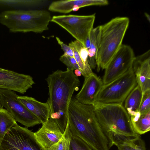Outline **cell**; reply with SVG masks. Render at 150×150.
Instances as JSON below:
<instances>
[{
    "mask_svg": "<svg viewBox=\"0 0 150 150\" xmlns=\"http://www.w3.org/2000/svg\"><path fill=\"white\" fill-rule=\"evenodd\" d=\"M48 84L49 119L53 120L63 133L68 120L69 105L75 91H77L80 81L73 71L57 70L46 79Z\"/></svg>",
    "mask_w": 150,
    "mask_h": 150,
    "instance_id": "cell-1",
    "label": "cell"
},
{
    "mask_svg": "<svg viewBox=\"0 0 150 150\" xmlns=\"http://www.w3.org/2000/svg\"><path fill=\"white\" fill-rule=\"evenodd\" d=\"M69 127L72 136L93 150H109L108 139L97 120L93 105L82 104L72 98L68 109Z\"/></svg>",
    "mask_w": 150,
    "mask_h": 150,
    "instance_id": "cell-2",
    "label": "cell"
},
{
    "mask_svg": "<svg viewBox=\"0 0 150 150\" xmlns=\"http://www.w3.org/2000/svg\"><path fill=\"white\" fill-rule=\"evenodd\" d=\"M98 122L107 137L110 148L112 143L121 138L138 134L134 132L130 117L122 104L93 105Z\"/></svg>",
    "mask_w": 150,
    "mask_h": 150,
    "instance_id": "cell-3",
    "label": "cell"
},
{
    "mask_svg": "<svg viewBox=\"0 0 150 150\" xmlns=\"http://www.w3.org/2000/svg\"><path fill=\"white\" fill-rule=\"evenodd\" d=\"M129 19L117 17L101 25L99 44L95 57L97 70L105 69L122 45Z\"/></svg>",
    "mask_w": 150,
    "mask_h": 150,
    "instance_id": "cell-4",
    "label": "cell"
},
{
    "mask_svg": "<svg viewBox=\"0 0 150 150\" xmlns=\"http://www.w3.org/2000/svg\"><path fill=\"white\" fill-rule=\"evenodd\" d=\"M51 18L45 10H10L0 13L1 23L13 33H42L48 30Z\"/></svg>",
    "mask_w": 150,
    "mask_h": 150,
    "instance_id": "cell-5",
    "label": "cell"
},
{
    "mask_svg": "<svg viewBox=\"0 0 150 150\" xmlns=\"http://www.w3.org/2000/svg\"><path fill=\"white\" fill-rule=\"evenodd\" d=\"M137 84L132 67L121 76L107 84H103L96 102L101 104H122Z\"/></svg>",
    "mask_w": 150,
    "mask_h": 150,
    "instance_id": "cell-6",
    "label": "cell"
},
{
    "mask_svg": "<svg viewBox=\"0 0 150 150\" xmlns=\"http://www.w3.org/2000/svg\"><path fill=\"white\" fill-rule=\"evenodd\" d=\"M95 14L88 15H75L53 16L51 21L63 28L84 46L93 28Z\"/></svg>",
    "mask_w": 150,
    "mask_h": 150,
    "instance_id": "cell-7",
    "label": "cell"
},
{
    "mask_svg": "<svg viewBox=\"0 0 150 150\" xmlns=\"http://www.w3.org/2000/svg\"><path fill=\"white\" fill-rule=\"evenodd\" d=\"M18 95L13 91L0 89V101L16 122L28 128L41 123L40 120L32 114L17 99Z\"/></svg>",
    "mask_w": 150,
    "mask_h": 150,
    "instance_id": "cell-8",
    "label": "cell"
},
{
    "mask_svg": "<svg viewBox=\"0 0 150 150\" xmlns=\"http://www.w3.org/2000/svg\"><path fill=\"white\" fill-rule=\"evenodd\" d=\"M34 133L16 122L5 135L0 150H44L36 141Z\"/></svg>",
    "mask_w": 150,
    "mask_h": 150,
    "instance_id": "cell-9",
    "label": "cell"
},
{
    "mask_svg": "<svg viewBox=\"0 0 150 150\" xmlns=\"http://www.w3.org/2000/svg\"><path fill=\"white\" fill-rule=\"evenodd\" d=\"M135 57L130 46L122 44L105 69L102 80L103 84L111 82L131 69Z\"/></svg>",
    "mask_w": 150,
    "mask_h": 150,
    "instance_id": "cell-10",
    "label": "cell"
},
{
    "mask_svg": "<svg viewBox=\"0 0 150 150\" xmlns=\"http://www.w3.org/2000/svg\"><path fill=\"white\" fill-rule=\"evenodd\" d=\"M35 83L29 75L4 69L0 70V89L23 94Z\"/></svg>",
    "mask_w": 150,
    "mask_h": 150,
    "instance_id": "cell-11",
    "label": "cell"
},
{
    "mask_svg": "<svg viewBox=\"0 0 150 150\" xmlns=\"http://www.w3.org/2000/svg\"><path fill=\"white\" fill-rule=\"evenodd\" d=\"M137 84L144 94L150 91V50L135 57L132 66Z\"/></svg>",
    "mask_w": 150,
    "mask_h": 150,
    "instance_id": "cell-12",
    "label": "cell"
},
{
    "mask_svg": "<svg viewBox=\"0 0 150 150\" xmlns=\"http://www.w3.org/2000/svg\"><path fill=\"white\" fill-rule=\"evenodd\" d=\"M103 85L102 80L93 73L85 77L82 88L75 98L82 104L93 105Z\"/></svg>",
    "mask_w": 150,
    "mask_h": 150,
    "instance_id": "cell-13",
    "label": "cell"
},
{
    "mask_svg": "<svg viewBox=\"0 0 150 150\" xmlns=\"http://www.w3.org/2000/svg\"><path fill=\"white\" fill-rule=\"evenodd\" d=\"M42 124V127L34 134L39 145L44 150H47L60 139L63 133L57 124L51 119Z\"/></svg>",
    "mask_w": 150,
    "mask_h": 150,
    "instance_id": "cell-14",
    "label": "cell"
},
{
    "mask_svg": "<svg viewBox=\"0 0 150 150\" xmlns=\"http://www.w3.org/2000/svg\"><path fill=\"white\" fill-rule=\"evenodd\" d=\"M107 0H59L51 3L48 8L50 11L62 13H68L77 11L81 8L91 6L107 5Z\"/></svg>",
    "mask_w": 150,
    "mask_h": 150,
    "instance_id": "cell-15",
    "label": "cell"
},
{
    "mask_svg": "<svg viewBox=\"0 0 150 150\" xmlns=\"http://www.w3.org/2000/svg\"><path fill=\"white\" fill-rule=\"evenodd\" d=\"M17 98L40 120L41 123L49 120L50 110L47 102L45 103H42L33 97L28 96H18Z\"/></svg>",
    "mask_w": 150,
    "mask_h": 150,
    "instance_id": "cell-16",
    "label": "cell"
},
{
    "mask_svg": "<svg viewBox=\"0 0 150 150\" xmlns=\"http://www.w3.org/2000/svg\"><path fill=\"white\" fill-rule=\"evenodd\" d=\"M142 99L141 88L137 84L125 100L124 107L130 118L139 117V109Z\"/></svg>",
    "mask_w": 150,
    "mask_h": 150,
    "instance_id": "cell-17",
    "label": "cell"
},
{
    "mask_svg": "<svg viewBox=\"0 0 150 150\" xmlns=\"http://www.w3.org/2000/svg\"><path fill=\"white\" fill-rule=\"evenodd\" d=\"M114 145L117 147V150H146L145 142L139 135L125 137Z\"/></svg>",
    "mask_w": 150,
    "mask_h": 150,
    "instance_id": "cell-18",
    "label": "cell"
},
{
    "mask_svg": "<svg viewBox=\"0 0 150 150\" xmlns=\"http://www.w3.org/2000/svg\"><path fill=\"white\" fill-rule=\"evenodd\" d=\"M100 26L93 28L90 34V45L88 50V61L91 68L95 69L96 63L95 57L99 42Z\"/></svg>",
    "mask_w": 150,
    "mask_h": 150,
    "instance_id": "cell-19",
    "label": "cell"
},
{
    "mask_svg": "<svg viewBox=\"0 0 150 150\" xmlns=\"http://www.w3.org/2000/svg\"><path fill=\"white\" fill-rule=\"evenodd\" d=\"M16 123L5 109H0V147L7 133Z\"/></svg>",
    "mask_w": 150,
    "mask_h": 150,
    "instance_id": "cell-20",
    "label": "cell"
},
{
    "mask_svg": "<svg viewBox=\"0 0 150 150\" xmlns=\"http://www.w3.org/2000/svg\"><path fill=\"white\" fill-rule=\"evenodd\" d=\"M131 123L137 134L140 135L149 132L150 130V111L141 114L137 120Z\"/></svg>",
    "mask_w": 150,
    "mask_h": 150,
    "instance_id": "cell-21",
    "label": "cell"
},
{
    "mask_svg": "<svg viewBox=\"0 0 150 150\" xmlns=\"http://www.w3.org/2000/svg\"><path fill=\"white\" fill-rule=\"evenodd\" d=\"M72 134L68 120L65 129L60 139L47 150H70V142Z\"/></svg>",
    "mask_w": 150,
    "mask_h": 150,
    "instance_id": "cell-22",
    "label": "cell"
},
{
    "mask_svg": "<svg viewBox=\"0 0 150 150\" xmlns=\"http://www.w3.org/2000/svg\"><path fill=\"white\" fill-rule=\"evenodd\" d=\"M69 45L73 50L74 57L79 65L82 75L85 78L93 73L91 67L86 66L81 60L80 57L78 50L73 41H72L69 43Z\"/></svg>",
    "mask_w": 150,
    "mask_h": 150,
    "instance_id": "cell-23",
    "label": "cell"
},
{
    "mask_svg": "<svg viewBox=\"0 0 150 150\" xmlns=\"http://www.w3.org/2000/svg\"><path fill=\"white\" fill-rule=\"evenodd\" d=\"M70 150H92V149L81 139L72 135L70 142Z\"/></svg>",
    "mask_w": 150,
    "mask_h": 150,
    "instance_id": "cell-24",
    "label": "cell"
},
{
    "mask_svg": "<svg viewBox=\"0 0 150 150\" xmlns=\"http://www.w3.org/2000/svg\"><path fill=\"white\" fill-rule=\"evenodd\" d=\"M59 60L67 67L73 71L76 69L80 70L79 65L74 57H71L64 53L61 55Z\"/></svg>",
    "mask_w": 150,
    "mask_h": 150,
    "instance_id": "cell-25",
    "label": "cell"
},
{
    "mask_svg": "<svg viewBox=\"0 0 150 150\" xmlns=\"http://www.w3.org/2000/svg\"><path fill=\"white\" fill-rule=\"evenodd\" d=\"M150 111V91L145 93L143 96L139 109L141 115Z\"/></svg>",
    "mask_w": 150,
    "mask_h": 150,
    "instance_id": "cell-26",
    "label": "cell"
},
{
    "mask_svg": "<svg viewBox=\"0 0 150 150\" xmlns=\"http://www.w3.org/2000/svg\"><path fill=\"white\" fill-rule=\"evenodd\" d=\"M56 40L58 44L60 46L61 49L64 53L71 57H74V54L72 48L69 46L64 44L58 37H56Z\"/></svg>",
    "mask_w": 150,
    "mask_h": 150,
    "instance_id": "cell-27",
    "label": "cell"
},
{
    "mask_svg": "<svg viewBox=\"0 0 150 150\" xmlns=\"http://www.w3.org/2000/svg\"><path fill=\"white\" fill-rule=\"evenodd\" d=\"M74 74L77 77L80 76L81 75V73L79 69H76L74 70Z\"/></svg>",
    "mask_w": 150,
    "mask_h": 150,
    "instance_id": "cell-28",
    "label": "cell"
},
{
    "mask_svg": "<svg viewBox=\"0 0 150 150\" xmlns=\"http://www.w3.org/2000/svg\"><path fill=\"white\" fill-rule=\"evenodd\" d=\"M144 15L146 17V18L147 19L149 22H150V16L147 13H144Z\"/></svg>",
    "mask_w": 150,
    "mask_h": 150,
    "instance_id": "cell-29",
    "label": "cell"
},
{
    "mask_svg": "<svg viewBox=\"0 0 150 150\" xmlns=\"http://www.w3.org/2000/svg\"><path fill=\"white\" fill-rule=\"evenodd\" d=\"M3 108L1 106V102L0 101V109L1 108Z\"/></svg>",
    "mask_w": 150,
    "mask_h": 150,
    "instance_id": "cell-30",
    "label": "cell"
},
{
    "mask_svg": "<svg viewBox=\"0 0 150 150\" xmlns=\"http://www.w3.org/2000/svg\"><path fill=\"white\" fill-rule=\"evenodd\" d=\"M3 69L0 68V70H2Z\"/></svg>",
    "mask_w": 150,
    "mask_h": 150,
    "instance_id": "cell-31",
    "label": "cell"
}]
</instances>
